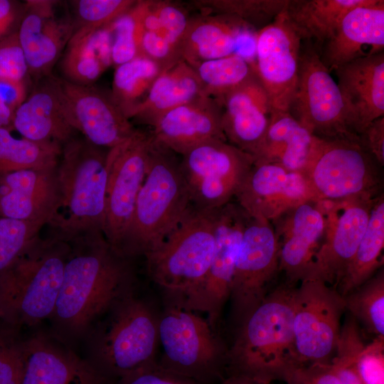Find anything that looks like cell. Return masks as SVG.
I'll use <instances>...</instances> for the list:
<instances>
[{
  "label": "cell",
  "mask_w": 384,
  "mask_h": 384,
  "mask_svg": "<svg viewBox=\"0 0 384 384\" xmlns=\"http://www.w3.org/2000/svg\"><path fill=\"white\" fill-rule=\"evenodd\" d=\"M70 243L61 287L52 316L70 335H82L114 304L134 292L133 259L124 257L102 233Z\"/></svg>",
  "instance_id": "6da1fadb"
},
{
  "label": "cell",
  "mask_w": 384,
  "mask_h": 384,
  "mask_svg": "<svg viewBox=\"0 0 384 384\" xmlns=\"http://www.w3.org/2000/svg\"><path fill=\"white\" fill-rule=\"evenodd\" d=\"M295 287L285 282L270 292L236 326L227 353V375L270 383L299 365L293 332Z\"/></svg>",
  "instance_id": "7a4b0ae2"
},
{
  "label": "cell",
  "mask_w": 384,
  "mask_h": 384,
  "mask_svg": "<svg viewBox=\"0 0 384 384\" xmlns=\"http://www.w3.org/2000/svg\"><path fill=\"white\" fill-rule=\"evenodd\" d=\"M107 150L76 136L62 146L48 236L69 243L86 234H104Z\"/></svg>",
  "instance_id": "3957f363"
},
{
  "label": "cell",
  "mask_w": 384,
  "mask_h": 384,
  "mask_svg": "<svg viewBox=\"0 0 384 384\" xmlns=\"http://www.w3.org/2000/svg\"><path fill=\"white\" fill-rule=\"evenodd\" d=\"M178 155L153 137L147 174L117 249L124 257L134 260L154 251L190 208Z\"/></svg>",
  "instance_id": "277c9868"
},
{
  "label": "cell",
  "mask_w": 384,
  "mask_h": 384,
  "mask_svg": "<svg viewBox=\"0 0 384 384\" xmlns=\"http://www.w3.org/2000/svg\"><path fill=\"white\" fill-rule=\"evenodd\" d=\"M70 243L38 235L0 275V319L18 329L52 317Z\"/></svg>",
  "instance_id": "5b68a950"
},
{
  "label": "cell",
  "mask_w": 384,
  "mask_h": 384,
  "mask_svg": "<svg viewBox=\"0 0 384 384\" xmlns=\"http://www.w3.org/2000/svg\"><path fill=\"white\" fill-rule=\"evenodd\" d=\"M215 213L190 208L162 243L144 258L150 278L174 305L197 289L209 270L215 247Z\"/></svg>",
  "instance_id": "8992f818"
},
{
  "label": "cell",
  "mask_w": 384,
  "mask_h": 384,
  "mask_svg": "<svg viewBox=\"0 0 384 384\" xmlns=\"http://www.w3.org/2000/svg\"><path fill=\"white\" fill-rule=\"evenodd\" d=\"M107 312L95 335L90 362L113 383L157 362L159 315L134 292Z\"/></svg>",
  "instance_id": "52a82bcc"
},
{
  "label": "cell",
  "mask_w": 384,
  "mask_h": 384,
  "mask_svg": "<svg viewBox=\"0 0 384 384\" xmlns=\"http://www.w3.org/2000/svg\"><path fill=\"white\" fill-rule=\"evenodd\" d=\"M382 168L358 137H315L302 174L316 201L373 200L383 193Z\"/></svg>",
  "instance_id": "ba28073f"
},
{
  "label": "cell",
  "mask_w": 384,
  "mask_h": 384,
  "mask_svg": "<svg viewBox=\"0 0 384 384\" xmlns=\"http://www.w3.org/2000/svg\"><path fill=\"white\" fill-rule=\"evenodd\" d=\"M158 333L161 368L202 384L222 377L228 348L199 313L166 305Z\"/></svg>",
  "instance_id": "9c48e42d"
},
{
  "label": "cell",
  "mask_w": 384,
  "mask_h": 384,
  "mask_svg": "<svg viewBox=\"0 0 384 384\" xmlns=\"http://www.w3.org/2000/svg\"><path fill=\"white\" fill-rule=\"evenodd\" d=\"M293 297V332L299 365L331 363L341 333L344 298L333 287L305 279Z\"/></svg>",
  "instance_id": "30bf717a"
},
{
  "label": "cell",
  "mask_w": 384,
  "mask_h": 384,
  "mask_svg": "<svg viewBox=\"0 0 384 384\" xmlns=\"http://www.w3.org/2000/svg\"><path fill=\"white\" fill-rule=\"evenodd\" d=\"M252 156L226 141L212 140L181 155L191 204L205 210L231 202L253 166Z\"/></svg>",
  "instance_id": "8fae6325"
},
{
  "label": "cell",
  "mask_w": 384,
  "mask_h": 384,
  "mask_svg": "<svg viewBox=\"0 0 384 384\" xmlns=\"http://www.w3.org/2000/svg\"><path fill=\"white\" fill-rule=\"evenodd\" d=\"M289 112L311 134L321 139L357 138L347 123L336 82L321 60L319 50L305 41L298 80Z\"/></svg>",
  "instance_id": "7c38bea8"
},
{
  "label": "cell",
  "mask_w": 384,
  "mask_h": 384,
  "mask_svg": "<svg viewBox=\"0 0 384 384\" xmlns=\"http://www.w3.org/2000/svg\"><path fill=\"white\" fill-rule=\"evenodd\" d=\"M151 132L137 129L107 153L106 210L104 235L117 251L146 178Z\"/></svg>",
  "instance_id": "4fadbf2b"
},
{
  "label": "cell",
  "mask_w": 384,
  "mask_h": 384,
  "mask_svg": "<svg viewBox=\"0 0 384 384\" xmlns=\"http://www.w3.org/2000/svg\"><path fill=\"white\" fill-rule=\"evenodd\" d=\"M248 215L232 201L216 210L215 247L209 270L202 284L174 305L205 313L216 329L222 309L230 299L235 262Z\"/></svg>",
  "instance_id": "5bb4252c"
},
{
  "label": "cell",
  "mask_w": 384,
  "mask_h": 384,
  "mask_svg": "<svg viewBox=\"0 0 384 384\" xmlns=\"http://www.w3.org/2000/svg\"><path fill=\"white\" fill-rule=\"evenodd\" d=\"M279 272V247L271 222L250 217L238 254L230 296L236 326L263 302Z\"/></svg>",
  "instance_id": "9a60e30c"
},
{
  "label": "cell",
  "mask_w": 384,
  "mask_h": 384,
  "mask_svg": "<svg viewBox=\"0 0 384 384\" xmlns=\"http://www.w3.org/2000/svg\"><path fill=\"white\" fill-rule=\"evenodd\" d=\"M284 9L255 37L253 68L272 112H289L297 85L303 42L289 23Z\"/></svg>",
  "instance_id": "2e32d148"
},
{
  "label": "cell",
  "mask_w": 384,
  "mask_h": 384,
  "mask_svg": "<svg viewBox=\"0 0 384 384\" xmlns=\"http://www.w3.org/2000/svg\"><path fill=\"white\" fill-rule=\"evenodd\" d=\"M374 199L317 201L326 228L305 279L336 289L365 233Z\"/></svg>",
  "instance_id": "e0dca14e"
},
{
  "label": "cell",
  "mask_w": 384,
  "mask_h": 384,
  "mask_svg": "<svg viewBox=\"0 0 384 384\" xmlns=\"http://www.w3.org/2000/svg\"><path fill=\"white\" fill-rule=\"evenodd\" d=\"M75 31L68 3L26 0L18 37L33 84L52 70Z\"/></svg>",
  "instance_id": "ac0fdd59"
},
{
  "label": "cell",
  "mask_w": 384,
  "mask_h": 384,
  "mask_svg": "<svg viewBox=\"0 0 384 384\" xmlns=\"http://www.w3.org/2000/svg\"><path fill=\"white\" fill-rule=\"evenodd\" d=\"M235 198L249 217L270 222L299 204L316 201L302 172L272 164H253Z\"/></svg>",
  "instance_id": "d6986e66"
},
{
  "label": "cell",
  "mask_w": 384,
  "mask_h": 384,
  "mask_svg": "<svg viewBox=\"0 0 384 384\" xmlns=\"http://www.w3.org/2000/svg\"><path fill=\"white\" fill-rule=\"evenodd\" d=\"M73 125L92 144L110 149L136 131L111 92L94 85H80L60 78Z\"/></svg>",
  "instance_id": "ffe728a7"
},
{
  "label": "cell",
  "mask_w": 384,
  "mask_h": 384,
  "mask_svg": "<svg viewBox=\"0 0 384 384\" xmlns=\"http://www.w3.org/2000/svg\"><path fill=\"white\" fill-rule=\"evenodd\" d=\"M286 283L305 279L323 240L326 219L316 201L299 204L271 221Z\"/></svg>",
  "instance_id": "44dd1931"
},
{
  "label": "cell",
  "mask_w": 384,
  "mask_h": 384,
  "mask_svg": "<svg viewBox=\"0 0 384 384\" xmlns=\"http://www.w3.org/2000/svg\"><path fill=\"white\" fill-rule=\"evenodd\" d=\"M12 128L28 140L62 146L75 137L60 78L50 75L33 84L15 112Z\"/></svg>",
  "instance_id": "7402d4cb"
},
{
  "label": "cell",
  "mask_w": 384,
  "mask_h": 384,
  "mask_svg": "<svg viewBox=\"0 0 384 384\" xmlns=\"http://www.w3.org/2000/svg\"><path fill=\"white\" fill-rule=\"evenodd\" d=\"M334 71L348 125L358 135L384 117V52L351 61Z\"/></svg>",
  "instance_id": "603a6c76"
},
{
  "label": "cell",
  "mask_w": 384,
  "mask_h": 384,
  "mask_svg": "<svg viewBox=\"0 0 384 384\" xmlns=\"http://www.w3.org/2000/svg\"><path fill=\"white\" fill-rule=\"evenodd\" d=\"M321 48V60L330 72L384 52V1L369 0L348 11Z\"/></svg>",
  "instance_id": "cb8c5ba5"
},
{
  "label": "cell",
  "mask_w": 384,
  "mask_h": 384,
  "mask_svg": "<svg viewBox=\"0 0 384 384\" xmlns=\"http://www.w3.org/2000/svg\"><path fill=\"white\" fill-rule=\"evenodd\" d=\"M57 167L24 169L1 178L0 217L46 226L57 202Z\"/></svg>",
  "instance_id": "d4e9b609"
},
{
  "label": "cell",
  "mask_w": 384,
  "mask_h": 384,
  "mask_svg": "<svg viewBox=\"0 0 384 384\" xmlns=\"http://www.w3.org/2000/svg\"><path fill=\"white\" fill-rule=\"evenodd\" d=\"M222 113L218 100L203 95L165 113L151 126V133L157 142L181 156L208 141L227 142Z\"/></svg>",
  "instance_id": "484cf974"
},
{
  "label": "cell",
  "mask_w": 384,
  "mask_h": 384,
  "mask_svg": "<svg viewBox=\"0 0 384 384\" xmlns=\"http://www.w3.org/2000/svg\"><path fill=\"white\" fill-rule=\"evenodd\" d=\"M218 101L227 142L252 156L265 135L272 113L257 77L255 74Z\"/></svg>",
  "instance_id": "4316f807"
},
{
  "label": "cell",
  "mask_w": 384,
  "mask_h": 384,
  "mask_svg": "<svg viewBox=\"0 0 384 384\" xmlns=\"http://www.w3.org/2000/svg\"><path fill=\"white\" fill-rule=\"evenodd\" d=\"M21 384H112L90 361L43 335L24 340Z\"/></svg>",
  "instance_id": "83f0119b"
},
{
  "label": "cell",
  "mask_w": 384,
  "mask_h": 384,
  "mask_svg": "<svg viewBox=\"0 0 384 384\" xmlns=\"http://www.w3.org/2000/svg\"><path fill=\"white\" fill-rule=\"evenodd\" d=\"M255 31L230 16L204 14L191 18L181 45L182 60L191 67L235 53L240 41Z\"/></svg>",
  "instance_id": "f1b7e54d"
},
{
  "label": "cell",
  "mask_w": 384,
  "mask_h": 384,
  "mask_svg": "<svg viewBox=\"0 0 384 384\" xmlns=\"http://www.w3.org/2000/svg\"><path fill=\"white\" fill-rule=\"evenodd\" d=\"M112 23L74 31L60 61L63 79L80 85H94L111 65Z\"/></svg>",
  "instance_id": "f546056e"
},
{
  "label": "cell",
  "mask_w": 384,
  "mask_h": 384,
  "mask_svg": "<svg viewBox=\"0 0 384 384\" xmlns=\"http://www.w3.org/2000/svg\"><path fill=\"white\" fill-rule=\"evenodd\" d=\"M314 139L289 112H272L265 135L252 155L253 164H272L302 173Z\"/></svg>",
  "instance_id": "4dcf8cb0"
},
{
  "label": "cell",
  "mask_w": 384,
  "mask_h": 384,
  "mask_svg": "<svg viewBox=\"0 0 384 384\" xmlns=\"http://www.w3.org/2000/svg\"><path fill=\"white\" fill-rule=\"evenodd\" d=\"M203 95L194 69L185 61H178L159 75L130 121L151 127L165 113Z\"/></svg>",
  "instance_id": "1f68e13d"
},
{
  "label": "cell",
  "mask_w": 384,
  "mask_h": 384,
  "mask_svg": "<svg viewBox=\"0 0 384 384\" xmlns=\"http://www.w3.org/2000/svg\"><path fill=\"white\" fill-rule=\"evenodd\" d=\"M369 0H287L286 16L303 41L321 46L336 32L344 16Z\"/></svg>",
  "instance_id": "d6a6232c"
},
{
  "label": "cell",
  "mask_w": 384,
  "mask_h": 384,
  "mask_svg": "<svg viewBox=\"0 0 384 384\" xmlns=\"http://www.w3.org/2000/svg\"><path fill=\"white\" fill-rule=\"evenodd\" d=\"M384 249V195L372 203L368 223L358 246L336 289L345 297L383 267Z\"/></svg>",
  "instance_id": "836d02e7"
},
{
  "label": "cell",
  "mask_w": 384,
  "mask_h": 384,
  "mask_svg": "<svg viewBox=\"0 0 384 384\" xmlns=\"http://www.w3.org/2000/svg\"><path fill=\"white\" fill-rule=\"evenodd\" d=\"M163 70L158 63L144 55L115 67L111 95L129 120Z\"/></svg>",
  "instance_id": "e575fe53"
},
{
  "label": "cell",
  "mask_w": 384,
  "mask_h": 384,
  "mask_svg": "<svg viewBox=\"0 0 384 384\" xmlns=\"http://www.w3.org/2000/svg\"><path fill=\"white\" fill-rule=\"evenodd\" d=\"M62 145L14 137L11 128H0V179L17 171L56 166Z\"/></svg>",
  "instance_id": "d590c367"
},
{
  "label": "cell",
  "mask_w": 384,
  "mask_h": 384,
  "mask_svg": "<svg viewBox=\"0 0 384 384\" xmlns=\"http://www.w3.org/2000/svg\"><path fill=\"white\" fill-rule=\"evenodd\" d=\"M192 68L200 80L204 95L218 100L255 74L252 61L237 53L205 60Z\"/></svg>",
  "instance_id": "8d00e7d4"
},
{
  "label": "cell",
  "mask_w": 384,
  "mask_h": 384,
  "mask_svg": "<svg viewBox=\"0 0 384 384\" xmlns=\"http://www.w3.org/2000/svg\"><path fill=\"white\" fill-rule=\"evenodd\" d=\"M344 298L346 310L375 337L384 338V272L379 270Z\"/></svg>",
  "instance_id": "74e56055"
},
{
  "label": "cell",
  "mask_w": 384,
  "mask_h": 384,
  "mask_svg": "<svg viewBox=\"0 0 384 384\" xmlns=\"http://www.w3.org/2000/svg\"><path fill=\"white\" fill-rule=\"evenodd\" d=\"M287 0H194L191 4L204 14L235 17L254 28L270 23L284 9Z\"/></svg>",
  "instance_id": "f35d334b"
},
{
  "label": "cell",
  "mask_w": 384,
  "mask_h": 384,
  "mask_svg": "<svg viewBox=\"0 0 384 384\" xmlns=\"http://www.w3.org/2000/svg\"><path fill=\"white\" fill-rule=\"evenodd\" d=\"M145 8L146 1H137L112 23V60L115 67L142 56Z\"/></svg>",
  "instance_id": "ab89813d"
},
{
  "label": "cell",
  "mask_w": 384,
  "mask_h": 384,
  "mask_svg": "<svg viewBox=\"0 0 384 384\" xmlns=\"http://www.w3.org/2000/svg\"><path fill=\"white\" fill-rule=\"evenodd\" d=\"M191 17L185 8L166 1H146L144 31H154L180 48Z\"/></svg>",
  "instance_id": "60d3db41"
},
{
  "label": "cell",
  "mask_w": 384,
  "mask_h": 384,
  "mask_svg": "<svg viewBox=\"0 0 384 384\" xmlns=\"http://www.w3.org/2000/svg\"><path fill=\"white\" fill-rule=\"evenodd\" d=\"M135 0H73L68 1L75 31L113 23L130 9Z\"/></svg>",
  "instance_id": "b9f144b4"
},
{
  "label": "cell",
  "mask_w": 384,
  "mask_h": 384,
  "mask_svg": "<svg viewBox=\"0 0 384 384\" xmlns=\"http://www.w3.org/2000/svg\"><path fill=\"white\" fill-rule=\"evenodd\" d=\"M42 228L28 222L0 217V275L23 254Z\"/></svg>",
  "instance_id": "7bdbcfd3"
},
{
  "label": "cell",
  "mask_w": 384,
  "mask_h": 384,
  "mask_svg": "<svg viewBox=\"0 0 384 384\" xmlns=\"http://www.w3.org/2000/svg\"><path fill=\"white\" fill-rule=\"evenodd\" d=\"M20 329L0 319V384H21L24 368V340Z\"/></svg>",
  "instance_id": "ee69618b"
},
{
  "label": "cell",
  "mask_w": 384,
  "mask_h": 384,
  "mask_svg": "<svg viewBox=\"0 0 384 384\" xmlns=\"http://www.w3.org/2000/svg\"><path fill=\"white\" fill-rule=\"evenodd\" d=\"M356 371L363 384H384V338L364 343L362 337L353 352Z\"/></svg>",
  "instance_id": "f6af8a7d"
},
{
  "label": "cell",
  "mask_w": 384,
  "mask_h": 384,
  "mask_svg": "<svg viewBox=\"0 0 384 384\" xmlns=\"http://www.w3.org/2000/svg\"><path fill=\"white\" fill-rule=\"evenodd\" d=\"M17 32L0 41V80L32 86L28 63Z\"/></svg>",
  "instance_id": "bcb514c9"
},
{
  "label": "cell",
  "mask_w": 384,
  "mask_h": 384,
  "mask_svg": "<svg viewBox=\"0 0 384 384\" xmlns=\"http://www.w3.org/2000/svg\"><path fill=\"white\" fill-rule=\"evenodd\" d=\"M282 380L285 384H341L331 363L292 366Z\"/></svg>",
  "instance_id": "7dc6e473"
},
{
  "label": "cell",
  "mask_w": 384,
  "mask_h": 384,
  "mask_svg": "<svg viewBox=\"0 0 384 384\" xmlns=\"http://www.w3.org/2000/svg\"><path fill=\"white\" fill-rule=\"evenodd\" d=\"M32 86L0 80V128H12L15 112Z\"/></svg>",
  "instance_id": "c3c4849f"
},
{
  "label": "cell",
  "mask_w": 384,
  "mask_h": 384,
  "mask_svg": "<svg viewBox=\"0 0 384 384\" xmlns=\"http://www.w3.org/2000/svg\"><path fill=\"white\" fill-rule=\"evenodd\" d=\"M116 384H202L161 368L157 362L117 380Z\"/></svg>",
  "instance_id": "681fc988"
},
{
  "label": "cell",
  "mask_w": 384,
  "mask_h": 384,
  "mask_svg": "<svg viewBox=\"0 0 384 384\" xmlns=\"http://www.w3.org/2000/svg\"><path fill=\"white\" fill-rule=\"evenodd\" d=\"M358 136L362 146L383 167L384 166V117L372 122Z\"/></svg>",
  "instance_id": "f907efd6"
},
{
  "label": "cell",
  "mask_w": 384,
  "mask_h": 384,
  "mask_svg": "<svg viewBox=\"0 0 384 384\" xmlns=\"http://www.w3.org/2000/svg\"><path fill=\"white\" fill-rule=\"evenodd\" d=\"M24 9L25 1L0 0V41L18 31Z\"/></svg>",
  "instance_id": "816d5d0a"
},
{
  "label": "cell",
  "mask_w": 384,
  "mask_h": 384,
  "mask_svg": "<svg viewBox=\"0 0 384 384\" xmlns=\"http://www.w3.org/2000/svg\"><path fill=\"white\" fill-rule=\"evenodd\" d=\"M331 364L341 384H363L356 371L353 351L349 347L339 346Z\"/></svg>",
  "instance_id": "f5cc1de1"
},
{
  "label": "cell",
  "mask_w": 384,
  "mask_h": 384,
  "mask_svg": "<svg viewBox=\"0 0 384 384\" xmlns=\"http://www.w3.org/2000/svg\"><path fill=\"white\" fill-rule=\"evenodd\" d=\"M221 384H270L257 381L241 375H226L222 379Z\"/></svg>",
  "instance_id": "db71d44e"
}]
</instances>
